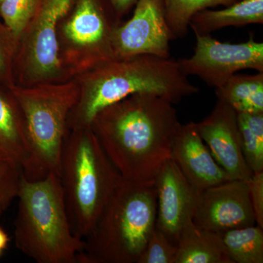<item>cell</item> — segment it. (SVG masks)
<instances>
[{
    "instance_id": "cell-1",
    "label": "cell",
    "mask_w": 263,
    "mask_h": 263,
    "mask_svg": "<svg viewBox=\"0 0 263 263\" xmlns=\"http://www.w3.org/2000/svg\"><path fill=\"white\" fill-rule=\"evenodd\" d=\"M174 104L157 95L138 93L100 110L91 129L122 178L155 185L171 157L181 124Z\"/></svg>"
},
{
    "instance_id": "cell-2",
    "label": "cell",
    "mask_w": 263,
    "mask_h": 263,
    "mask_svg": "<svg viewBox=\"0 0 263 263\" xmlns=\"http://www.w3.org/2000/svg\"><path fill=\"white\" fill-rule=\"evenodd\" d=\"M77 77L80 93L67 129L89 127L100 110L133 95L148 93L176 104L199 91L177 60L151 55L114 59Z\"/></svg>"
},
{
    "instance_id": "cell-3",
    "label": "cell",
    "mask_w": 263,
    "mask_h": 263,
    "mask_svg": "<svg viewBox=\"0 0 263 263\" xmlns=\"http://www.w3.org/2000/svg\"><path fill=\"white\" fill-rule=\"evenodd\" d=\"M16 198L17 249L37 263H78L84 240L71 230L60 176L29 181L22 175Z\"/></svg>"
},
{
    "instance_id": "cell-4",
    "label": "cell",
    "mask_w": 263,
    "mask_h": 263,
    "mask_svg": "<svg viewBox=\"0 0 263 263\" xmlns=\"http://www.w3.org/2000/svg\"><path fill=\"white\" fill-rule=\"evenodd\" d=\"M155 185L121 178L94 228L84 238L78 263H137L157 217Z\"/></svg>"
},
{
    "instance_id": "cell-5",
    "label": "cell",
    "mask_w": 263,
    "mask_h": 263,
    "mask_svg": "<svg viewBox=\"0 0 263 263\" xmlns=\"http://www.w3.org/2000/svg\"><path fill=\"white\" fill-rule=\"evenodd\" d=\"M60 176L71 230L84 239L122 178L90 126L67 129Z\"/></svg>"
},
{
    "instance_id": "cell-6",
    "label": "cell",
    "mask_w": 263,
    "mask_h": 263,
    "mask_svg": "<svg viewBox=\"0 0 263 263\" xmlns=\"http://www.w3.org/2000/svg\"><path fill=\"white\" fill-rule=\"evenodd\" d=\"M7 89L22 111L28 142L29 157L22 175L29 181L60 176L62 146L67 122L79 100L76 81L10 85Z\"/></svg>"
},
{
    "instance_id": "cell-7",
    "label": "cell",
    "mask_w": 263,
    "mask_h": 263,
    "mask_svg": "<svg viewBox=\"0 0 263 263\" xmlns=\"http://www.w3.org/2000/svg\"><path fill=\"white\" fill-rule=\"evenodd\" d=\"M73 0H39L18 41L15 83L22 86L57 82L65 75L59 46L60 22Z\"/></svg>"
},
{
    "instance_id": "cell-8",
    "label": "cell",
    "mask_w": 263,
    "mask_h": 263,
    "mask_svg": "<svg viewBox=\"0 0 263 263\" xmlns=\"http://www.w3.org/2000/svg\"><path fill=\"white\" fill-rule=\"evenodd\" d=\"M114 7L100 0H79L72 14L63 24L65 48L60 53L65 74L79 76L116 59L112 37L119 25Z\"/></svg>"
},
{
    "instance_id": "cell-9",
    "label": "cell",
    "mask_w": 263,
    "mask_h": 263,
    "mask_svg": "<svg viewBox=\"0 0 263 263\" xmlns=\"http://www.w3.org/2000/svg\"><path fill=\"white\" fill-rule=\"evenodd\" d=\"M195 35L193 54L177 60L185 76H196L217 89L240 70L263 72V43L253 37L246 42L230 43L217 41L209 34Z\"/></svg>"
},
{
    "instance_id": "cell-10",
    "label": "cell",
    "mask_w": 263,
    "mask_h": 263,
    "mask_svg": "<svg viewBox=\"0 0 263 263\" xmlns=\"http://www.w3.org/2000/svg\"><path fill=\"white\" fill-rule=\"evenodd\" d=\"M166 20L162 0H138L131 18L114 30L116 59L151 55L170 58L174 40Z\"/></svg>"
},
{
    "instance_id": "cell-11",
    "label": "cell",
    "mask_w": 263,
    "mask_h": 263,
    "mask_svg": "<svg viewBox=\"0 0 263 263\" xmlns=\"http://www.w3.org/2000/svg\"><path fill=\"white\" fill-rule=\"evenodd\" d=\"M193 221L208 232L256 224L248 181L233 179L199 192Z\"/></svg>"
},
{
    "instance_id": "cell-12",
    "label": "cell",
    "mask_w": 263,
    "mask_h": 263,
    "mask_svg": "<svg viewBox=\"0 0 263 263\" xmlns=\"http://www.w3.org/2000/svg\"><path fill=\"white\" fill-rule=\"evenodd\" d=\"M157 217L155 227L173 243L189 221L193 220L199 191L185 179L174 161H166L156 178Z\"/></svg>"
},
{
    "instance_id": "cell-13",
    "label": "cell",
    "mask_w": 263,
    "mask_h": 263,
    "mask_svg": "<svg viewBox=\"0 0 263 263\" xmlns=\"http://www.w3.org/2000/svg\"><path fill=\"white\" fill-rule=\"evenodd\" d=\"M195 127L216 162L233 179L249 181L253 173L242 152L238 113L234 109L218 100L211 114L195 123Z\"/></svg>"
},
{
    "instance_id": "cell-14",
    "label": "cell",
    "mask_w": 263,
    "mask_h": 263,
    "mask_svg": "<svg viewBox=\"0 0 263 263\" xmlns=\"http://www.w3.org/2000/svg\"><path fill=\"white\" fill-rule=\"evenodd\" d=\"M171 159L199 192L233 179L214 160L194 122L181 124L173 143Z\"/></svg>"
},
{
    "instance_id": "cell-15",
    "label": "cell",
    "mask_w": 263,
    "mask_h": 263,
    "mask_svg": "<svg viewBox=\"0 0 263 263\" xmlns=\"http://www.w3.org/2000/svg\"><path fill=\"white\" fill-rule=\"evenodd\" d=\"M28 157L22 111L10 91L0 89V160L18 167L22 172Z\"/></svg>"
},
{
    "instance_id": "cell-16",
    "label": "cell",
    "mask_w": 263,
    "mask_h": 263,
    "mask_svg": "<svg viewBox=\"0 0 263 263\" xmlns=\"http://www.w3.org/2000/svg\"><path fill=\"white\" fill-rule=\"evenodd\" d=\"M263 24V0H239L222 9H207L194 15L190 27L194 33L211 34L229 27Z\"/></svg>"
},
{
    "instance_id": "cell-17",
    "label": "cell",
    "mask_w": 263,
    "mask_h": 263,
    "mask_svg": "<svg viewBox=\"0 0 263 263\" xmlns=\"http://www.w3.org/2000/svg\"><path fill=\"white\" fill-rule=\"evenodd\" d=\"M230 263L263 262V228L254 226L219 232H208Z\"/></svg>"
},
{
    "instance_id": "cell-18",
    "label": "cell",
    "mask_w": 263,
    "mask_h": 263,
    "mask_svg": "<svg viewBox=\"0 0 263 263\" xmlns=\"http://www.w3.org/2000/svg\"><path fill=\"white\" fill-rule=\"evenodd\" d=\"M215 92L218 100L228 104L238 114L263 113V72L235 74L215 89Z\"/></svg>"
},
{
    "instance_id": "cell-19",
    "label": "cell",
    "mask_w": 263,
    "mask_h": 263,
    "mask_svg": "<svg viewBox=\"0 0 263 263\" xmlns=\"http://www.w3.org/2000/svg\"><path fill=\"white\" fill-rule=\"evenodd\" d=\"M175 263H230L215 243L194 223L189 221L177 242Z\"/></svg>"
},
{
    "instance_id": "cell-20",
    "label": "cell",
    "mask_w": 263,
    "mask_h": 263,
    "mask_svg": "<svg viewBox=\"0 0 263 263\" xmlns=\"http://www.w3.org/2000/svg\"><path fill=\"white\" fill-rule=\"evenodd\" d=\"M166 20L174 39L187 34L190 22L199 12L218 6L226 7L239 0H162Z\"/></svg>"
},
{
    "instance_id": "cell-21",
    "label": "cell",
    "mask_w": 263,
    "mask_h": 263,
    "mask_svg": "<svg viewBox=\"0 0 263 263\" xmlns=\"http://www.w3.org/2000/svg\"><path fill=\"white\" fill-rule=\"evenodd\" d=\"M240 144L253 174L263 171V113L238 114Z\"/></svg>"
},
{
    "instance_id": "cell-22",
    "label": "cell",
    "mask_w": 263,
    "mask_h": 263,
    "mask_svg": "<svg viewBox=\"0 0 263 263\" xmlns=\"http://www.w3.org/2000/svg\"><path fill=\"white\" fill-rule=\"evenodd\" d=\"M39 0H3L0 4V18L18 40L27 27Z\"/></svg>"
},
{
    "instance_id": "cell-23",
    "label": "cell",
    "mask_w": 263,
    "mask_h": 263,
    "mask_svg": "<svg viewBox=\"0 0 263 263\" xmlns=\"http://www.w3.org/2000/svg\"><path fill=\"white\" fill-rule=\"evenodd\" d=\"M18 40L0 21V84L8 88L15 83V61Z\"/></svg>"
},
{
    "instance_id": "cell-24",
    "label": "cell",
    "mask_w": 263,
    "mask_h": 263,
    "mask_svg": "<svg viewBox=\"0 0 263 263\" xmlns=\"http://www.w3.org/2000/svg\"><path fill=\"white\" fill-rule=\"evenodd\" d=\"M176 253L177 246L155 227L137 263H175Z\"/></svg>"
},
{
    "instance_id": "cell-25",
    "label": "cell",
    "mask_w": 263,
    "mask_h": 263,
    "mask_svg": "<svg viewBox=\"0 0 263 263\" xmlns=\"http://www.w3.org/2000/svg\"><path fill=\"white\" fill-rule=\"evenodd\" d=\"M22 176L18 167L0 160V203L9 207L16 198Z\"/></svg>"
},
{
    "instance_id": "cell-26",
    "label": "cell",
    "mask_w": 263,
    "mask_h": 263,
    "mask_svg": "<svg viewBox=\"0 0 263 263\" xmlns=\"http://www.w3.org/2000/svg\"><path fill=\"white\" fill-rule=\"evenodd\" d=\"M248 183L256 224L263 228V171L252 174Z\"/></svg>"
},
{
    "instance_id": "cell-27",
    "label": "cell",
    "mask_w": 263,
    "mask_h": 263,
    "mask_svg": "<svg viewBox=\"0 0 263 263\" xmlns=\"http://www.w3.org/2000/svg\"><path fill=\"white\" fill-rule=\"evenodd\" d=\"M138 0H110L114 10L119 16L125 14L136 5Z\"/></svg>"
},
{
    "instance_id": "cell-28",
    "label": "cell",
    "mask_w": 263,
    "mask_h": 263,
    "mask_svg": "<svg viewBox=\"0 0 263 263\" xmlns=\"http://www.w3.org/2000/svg\"><path fill=\"white\" fill-rule=\"evenodd\" d=\"M9 238L8 235L5 233L4 230L0 228V249L4 250L8 245Z\"/></svg>"
},
{
    "instance_id": "cell-29",
    "label": "cell",
    "mask_w": 263,
    "mask_h": 263,
    "mask_svg": "<svg viewBox=\"0 0 263 263\" xmlns=\"http://www.w3.org/2000/svg\"><path fill=\"white\" fill-rule=\"evenodd\" d=\"M8 206L4 205V204L0 203V216L8 209Z\"/></svg>"
},
{
    "instance_id": "cell-30",
    "label": "cell",
    "mask_w": 263,
    "mask_h": 263,
    "mask_svg": "<svg viewBox=\"0 0 263 263\" xmlns=\"http://www.w3.org/2000/svg\"><path fill=\"white\" fill-rule=\"evenodd\" d=\"M3 249H0V255L2 254V252H3Z\"/></svg>"
},
{
    "instance_id": "cell-31",
    "label": "cell",
    "mask_w": 263,
    "mask_h": 263,
    "mask_svg": "<svg viewBox=\"0 0 263 263\" xmlns=\"http://www.w3.org/2000/svg\"><path fill=\"white\" fill-rule=\"evenodd\" d=\"M2 2H3V0H0V4H1Z\"/></svg>"
}]
</instances>
